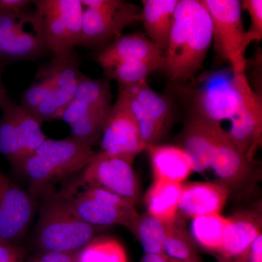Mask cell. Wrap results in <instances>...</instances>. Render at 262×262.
I'll return each instance as SVG.
<instances>
[{"label":"cell","instance_id":"6da1fadb","mask_svg":"<svg viewBox=\"0 0 262 262\" xmlns=\"http://www.w3.org/2000/svg\"><path fill=\"white\" fill-rule=\"evenodd\" d=\"M192 171L203 174L213 170L215 183L229 191L241 190L253 177V163L243 155L221 123L192 115L181 137Z\"/></svg>","mask_w":262,"mask_h":262},{"label":"cell","instance_id":"7a4b0ae2","mask_svg":"<svg viewBox=\"0 0 262 262\" xmlns=\"http://www.w3.org/2000/svg\"><path fill=\"white\" fill-rule=\"evenodd\" d=\"M212 42L211 17L201 0H179L162 70L172 82L191 80L203 67Z\"/></svg>","mask_w":262,"mask_h":262},{"label":"cell","instance_id":"3957f363","mask_svg":"<svg viewBox=\"0 0 262 262\" xmlns=\"http://www.w3.org/2000/svg\"><path fill=\"white\" fill-rule=\"evenodd\" d=\"M96 155L91 146L72 137L47 139L17 170L28 178L32 194H42L53 183L83 170Z\"/></svg>","mask_w":262,"mask_h":262},{"label":"cell","instance_id":"277c9868","mask_svg":"<svg viewBox=\"0 0 262 262\" xmlns=\"http://www.w3.org/2000/svg\"><path fill=\"white\" fill-rule=\"evenodd\" d=\"M98 227L86 223L59 194L44 201L36 229V243L44 252H77L95 238Z\"/></svg>","mask_w":262,"mask_h":262},{"label":"cell","instance_id":"5b68a950","mask_svg":"<svg viewBox=\"0 0 262 262\" xmlns=\"http://www.w3.org/2000/svg\"><path fill=\"white\" fill-rule=\"evenodd\" d=\"M110 82L82 75L73 99L61 120L69 124L71 137L92 147L101 139L113 107Z\"/></svg>","mask_w":262,"mask_h":262},{"label":"cell","instance_id":"8992f818","mask_svg":"<svg viewBox=\"0 0 262 262\" xmlns=\"http://www.w3.org/2000/svg\"><path fill=\"white\" fill-rule=\"evenodd\" d=\"M49 51L37 10L0 11V65L34 60Z\"/></svg>","mask_w":262,"mask_h":262},{"label":"cell","instance_id":"52a82bcc","mask_svg":"<svg viewBox=\"0 0 262 262\" xmlns=\"http://www.w3.org/2000/svg\"><path fill=\"white\" fill-rule=\"evenodd\" d=\"M84 6L80 46L100 50L141 20V10L123 0H81Z\"/></svg>","mask_w":262,"mask_h":262},{"label":"cell","instance_id":"ba28073f","mask_svg":"<svg viewBox=\"0 0 262 262\" xmlns=\"http://www.w3.org/2000/svg\"><path fill=\"white\" fill-rule=\"evenodd\" d=\"M0 154L15 169L48 139L34 115L6 96L0 101Z\"/></svg>","mask_w":262,"mask_h":262},{"label":"cell","instance_id":"9c48e42d","mask_svg":"<svg viewBox=\"0 0 262 262\" xmlns=\"http://www.w3.org/2000/svg\"><path fill=\"white\" fill-rule=\"evenodd\" d=\"M239 0H202L209 13L213 27V42L218 56L228 61L232 72L246 71V40Z\"/></svg>","mask_w":262,"mask_h":262},{"label":"cell","instance_id":"30bf717a","mask_svg":"<svg viewBox=\"0 0 262 262\" xmlns=\"http://www.w3.org/2000/svg\"><path fill=\"white\" fill-rule=\"evenodd\" d=\"M42 19L46 43L54 56L68 54L80 46L84 6L81 0L33 1Z\"/></svg>","mask_w":262,"mask_h":262},{"label":"cell","instance_id":"8fae6325","mask_svg":"<svg viewBox=\"0 0 262 262\" xmlns=\"http://www.w3.org/2000/svg\"><path fill=\"white\" fill-rule=\"evenodd\" d=\"M237 105L227 131L239 151L253 163V155L262 139V101L248 82L244 72H233Z\"/></svg>","mask_w":262,"mask_h":262},{"label":"cell","instance_id":"7c38bea8","mask_svg":"<svg viewBox=\"0 0 262 262\" xmlns=\"http://www.w3.org/2000/svg\"><path fill=\"white\" fill-rule=\"evenodd\" d=\"M121 85L126 93L145 148L159 144L173 117L170 98L155 91L146 80Z\"/></svg>","mask_w":262,"mask_h":262},{"label":"cell","instance_id":"4fadbf2b","mask_svg":"<svg viewBox=\"0 0 262 262\" xmlns=\"http://www.w3.org/2000/svg\"><path fill=\"white\" fill-rule=\"evenodd\" d=\"M145 149L126 93L120 84L116 101L103 127L100 152L132 165L136 156Z\"/></svg>","mask_w":262,"mask_h":262},{"label":"cell","instance_id":"5bb4252c","mask_svg":"<svg viewBox=\"0 0 262 262\" xmlns=\"http://www.w3.org/2000/svg\"><path fill=\"white\" fill-rule=\"evenodd\" d=\"M78 182L113 192L135 206L140 187L132 165L125 160L96 153L82 170Z\"/></svg>","mask_w":262,"mask_h":262},{"label":"cell","instance_id":"9a60e30c","mask_svg":"<svg viewBox=\"0 0 262 262\" xmlns=\"http://www.w3.org/2000/svg\"><path fill=\"white\" fill-rule=\"evenodd\" d=\"M52 61L54 65V75L51 91L33 113L42 125L45 122L61 120L83 75L80 72L75 51L68 54L54 56Z\"/></svg>","mask_w":262,"mask_h":262},{"label":"cell","instance_id":"2e32d148","mask_svg":"<svg viewBox=\"0 0 262 262\" xmlns=\"http://www.w3.org/2000/svg\"><path fill=\"white\" fill-rule=\"evenodd\" d=\"M237 105L233 72H216L196 91L193 97V114L205 120L221 123L230 120Z\"/></svg>","mask_w":262,"mask_h":262},{"label":"cell","instance_id":"e0dca14e","mask_svg":"<svg viewBox=\"0 0 262 262\" xmlns=\"http://www.w3.org/2000/svg\"><path fill=\"white\" fill-rule=\"evenodd\" d=\"M32 198L0 169V239L10 244L23 235L32 220Z\"/></svg>","mask_w":262,"mask_h":262},{"label":"cell","instance_id":"ac0fdd59","mask_svg":"<svg viewBox=\"0 0 262 262\" xmlns=\"http://www.w3.org/2000/svg\"><path fill=\"white\" fill-rule=\"evenodd\" d=\"M230 191L213 182L182 184L178 215L194 219L202 215L220 214Z\"/></svg>","mask_w":262,"mask_h":262},{"label":"cell","instance_id":"d6986e66","mask_svg":"<svg viewBox=\"0 0 262 262\" xmlns=\"http://www.w3.org/2000/svg\"><path fill=\"white\" fill-rule=\"evenodd\" d=\"M96 60L103 69L115 63L163 60V52L144 34H121L101 48Z\"/></svg>","mask_w":262,"mask_h":262},{"label":"cell","instance_id":"ffe728a7","mask_svg":"<svg viewBox=\"0 0 262 262\" xmlns=\"http://www.w3.org/2000/svg\"><path fill=\"white\" fill-rule=\"evenodd\" d=\"M71 209L86 223L96 227L121 225L132 230L139 215L134 216L84 195L73 185L60 193Z\"/></svg>","mask_w":262,"mask_h":262},{"label":"cell","instance_id":"44dd1931","mask_svg":"<svg viewBox=\"0 0 262 262\" xmlns=\"http://www.w3.org/2000/svg\"><path fill=\"white\" fill-rule=\"evenodd\" d=\"M229 220L222 246L215 253L219 262H233L261 234L259 212L243 211L229 217Z\"/></svg>","mask_w":262,"mask_h":262},{"label":"cell","instance_id":"7402d4cb","mask_svg":"<svg viewBox=\"0 0 262 262\" xmlns=\"http://www.w3.org/2000/svg\"><path fill=\"white\" fill-rule=\"evenodd\" d=\"M145 150L149 153L155 180L182 184L193 172L189 158L180 146L157 144Z\"/></svg>","mask_w":262,"mask_h":262},{"label":"cell","instance_id":"603a6c76","mask_svg":"<svg viewBox=\"0 0 262 262\" xmlns=\"http://www.w3.org/2000/svg\"><path fill=\"white\" fill-rule=\"evenodd\" d=\"M179 0H143L141 21L148 38L165 52L168 48Z\"/></svg>","mask_w":262,"mask_h":262},{"label":"cell","instance_id":"cb8c5ba5","mask_svg":"<svg viewBox=\"0 0 262 262\" xmlns=\"http://www.w3.org/2000/svg\"><path fill=\"white\" fill-rule=\"evenodd\" d=\"M182 184L155 180L145 195L147 212L167 224L178 220V208Z\"/></svg>","mask_w":262,"mask_h":262},{"label":"cell","instance_id":"d4e9b609","mask_svg":"<svg viewBox=\"0 0 262 262\" xmlns=\"http://www.w3.org/2000/svg\"><path fill=\"white\" fill-rule=\"evenodd\" d=\"M192 220L191 237L194 244L215 254L222 246L229 218L221 214H213L202 215Z\"/></svg>","mask_w":262,"mask_h":262},{"label":"cell","instance_id":"484cf974","mask_svg":"<svg viewBox=\"0 0 262 262\" xmlns=\"http://www.w3.org/2000/svg\"><path fill=\"white\" fill-rule=\"evenodd\" d=\"M169 225L146 212L139 215L131 232L139 239L145 253H163Z\"/></svg>","mask_w":262,"mask_h":262},{"label":"cell","instance_id":"4316f807","mask_svg":"<svg viewBox=\"0 0 262 262\" xmlns=\"http://www.w3.org/2000/svg\"><path fill=\"white\" fill-rule=\"evenodd\" d=\"M163 253L177 262H203L190 234L178 225V220L168 225Z\"/></svg>","mask_w":262,"mask_h":262},{"label":"cell","instance_id":"83f0119b","mask_svg":"<svg viewBox=\"0 0 262 262\" xmlns=\"http://www.w3.org/2000/svg\"><path fill=\"white\" fill-rule=\"evenodd\" d=\"M78 262H127V258L116 239L98 237L79 251Z\"/></svg>","mask_w":262,"mask_h":262},{"label":"cell","instance_id":"f1b7e54d","mask_svg":"<svg viewBox=\"0 0 262 262\" xmlns=\"http://www.w3.org/2000/svg\"><path fill=\"white\" fill-rule=\"evenodd\" d=\"M53 75L54 66L52 61L39 69L34 81L22 94L20 105L24 110L33 115L36 108L49 94Z\"/></svg>","mask_w":262,"mask_h":262},{"label":"cell","instance_id":"f546056e","mask_svg":"<svg viewBox=\"0 0 262 262\" xmlns=\"http://www.w3.org/2000/svg\"><path fill=\"white\" fill-rule=\"evenodd\" d=\"M242 9L249 13L251 26L246 32V40L248 46L253 41L260 42L262 39V1L261 0H244L241 2Z\"/></svg>","mask_w":262,"mask_h":262},{"label":"cell","instance_id":"4dcf8cb0","mask_svg":"<svg viewBox=\"0 0 262 262\" xmlns=\"http://www.w3.org/2000/svg\"><path fill=\"white\" fill-rule=\"evenodd\" d=\"M233 262H262V234H259L246 252Z\"/></svg>","mask_w":262,"mask_h":262},{"label":"cell","instance_id":"1f68e13d","mask_svg":"<svg viewBox=\"0 0 262 262\" xmlns=\"http://www.w3.org/2000/svg\"><path fill=\"white\" fill-rule=\"evenodd\" d=\"M79 251L70 253L44 252L39 257L29 262H78Z\"/></svg>","mask_w":262,"mask_h":262},{"label":"cell","instance_id":"d6a6232c","mask_svg":"<svg viewBox=\"0 0 262 262\" xmlns=\"http://www.w3.org/2000/svg\"><path fill=\"white\" fill-rule=\"evenodd\" d=\"M33 4L29 0H0V11H17Z\"/></svg>","mask_w":262,"mask_h":262},{"label":"cell","instance_id":"836d02e7","mask_svg":"<svg viewBox=\"0 0 262 262\" xmlns=\"http://www.w3.org/2000/svg\"><path fill=\"white\" fill-rule=\"evenodd\" d=\"M141 262H175L164 253H145Z\"/></svg>","mask_w":262,"mask_h":262},{"label":"cell","instance_id":"e575fe53","mask_svg":"<svg viewBox=\"0 0 262 262\" xmlns=\"http://www.w3.org/2000/svg\"><path fill=\"white\" fill-rule=\"evenodd\" d=\"M3 67L0 65V101L5 96H8V93L6 89H5L4 84H3V78H2V74H3Z\"/></svg>","mask_w":262,"mask_h":262},{"label":"cell","instance_id":"d590c367","mask_svg":"<svg viewBox=\"0 0 262 262\" xmlns=\"http://www.w3.org/2000/svg\"><path fill=\"white\" fill-rule=\"evenodd\" d=\"M3 244H5V243L3 242V241H2L1 239H0V245Z\"/></svg>","mask_w":262,"mask_h":262},{"label":"cell","instance_id":"8d00e7d4","mask_svg":"<svg viewBox=\"0 0 262 262\" xmlns=\"http://www.w3.org/2000/svg\"><path fill=\"white\" fill-rule=\"evenodd\" d=\"M175 262H177V261H175Z\"/></svg>","mask_w":262,"mask_h":262}]
</instances>
